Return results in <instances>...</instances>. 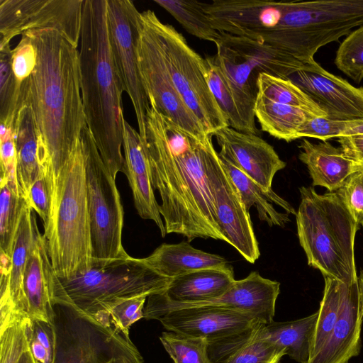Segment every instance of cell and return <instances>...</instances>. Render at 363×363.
Masks as SVG:
<instances>
[{
    "label": "cell",
    "instance_id": "obj_43",
    "mask_svg": "<svg viewBox=\"0 0 363 363\" xmlns=\"http://www.w3.org/2000/svg\"><path fill=\"white\" fill-rule=\"evenodd\" d=\"M362 121H339L327 117L313 116L309 118L298 133V138H314L327 141L340 138L349 128L359 125Z\"/></svg>",
    "mask_w": 363,
    "mask_h": 363
},
{
    "label": "cell",
    "instance_id": "obj_8",
    "mask_svg": "<svg viewBox=\"0 0 363 363\" xmlns=\"http://www.w3.org/2000/svg\"><path fill=\"white\" fill-rule=\"evenodd\" d=\"M92 265H104L130 256L122 243L124 211L119 191L105 166L89 128L82 130ZM92 267V266H91Z\"/></svg>",
    "mask_w": 363,
    "mask_h": 363
},
{
    "label": "cell",
    "instance_id": "obj_15",
    "mask_svg": "<svg viewBox=\"0 0 363 363\" xmlns=\"http://www.w3.org/2000/svg\"><path fill=\"white\" fill-rule=\"evenodd\" d=\"M217 223L222 233L245 259L251 264L260 256L250 213L240 193L223 167L218 152L211 170Z\"/></svg>",
    "mask_w": 363,
    "mask_h": 363
},
{
    "label": "cell",
    "instance_id": "obj_37",
    "mask_svg": "<svg viewBox=\"0 0 363 363\" xmlns=\"http://www.w3.org/2000/svg\"><path fill=\"white\" fill-rule=\"evenodd\" d=\"M206 80L209 89L228 122V126L246 133L230 86L213 56L206 57Z\"/></svg>",
    "mask_w": 363,
    "mask_h": 363
},
{
    "label": "cell",
    "instance_id": "obj_41",
    "mask_svg": "<svg viewBox=\"0 0 363 363\" xmlns=\"http://www.w3.org/2000/svg\"><path fill=\"white\" fill-rule=\"evenodd\" d=\"M30 320H16L0 328V363H18L30 350L28 335Z\"/></svg>",
    "mask_w": 363,
    "mask_h": 363
},
{
    "label": "cell",
    "instance_id": "obj_26",
    "mask_svg": "<svg viewBox=\"0 0 363 363\" xmlns=\"http://www.w3.org/2000/svg\"><path fill=\"white\" fill-rule=\"evenodd\" d=\"M218 43L245 61L257 74L288 79L308 65L271 45L244 37L220 33Z\"/></svg>",
    "mask_w": 363,
    "mask_h": 363
},
{
    "label": "cell",
    "instance_id": "obj_45",
    "mask_svg": "<svg viewBox=\"0 0 363 363\" xmlns=\"http://www.w3.org/2000/svg\"><path fill=\"white\" fill-rule=\"evenodd\" d=\"M36 62V49L30 38L23 33L19 43L12 49L13 71L21 86L30 76Z\"/></svg>",
    "mask_w": 363,
    "mask_h": 363
},
{
    "label": "cell",
    "instance_id": "obj_5",
    "mask_svg": "<svg viewBox=\"0 0 363 363\" xmlns=\"http://www.w3.org/2000/svg\"><path fill=\"white\" fill-rule=\"evenodd\" d=\"M171 279L150 269L142 258L132 257L92 265L86 272L69 279L52 276L53 304L69 307L101 325H112L111 311L122 301L166 291Z\"/></svg>",
    "mask_w": 363,
    "mask_h": 363
},
{
    "label": "cell",
    "instance_id": "obj_48",
    "mask_svg": "<svg viewBox=\"0 0 363 363\" xmlns=\"http://www.w3.org/2000/svg\"><path fill=\"white\" fill-rule=\"evenodd\" d=\"M27 203L31 209L39 215L45 229L50 220V201L43 173L32 185Z\"/></svg>",
    "mask_w": 363,
    "mask_h": 363
},
{
    "label": "cell",
    "instance_id": "obj_23",
    "mask_svg": "<svg viewBox=\"0 0 363 363\" xmlns=\"http://www.w3.org/2000/svg\"><path fill=\"white\" fill-rule=\"evenodd\" d=\"M298 148V158L306 165L313 186L335 192L351 174L362 172L360 165L347 157L340 147L328 141L313 143L303 139Z\"/></svg>",
    "mask_w": 363,
    "mask_h": 363
},
{
    "label": "cell",
    "instance_id": "obj_22",
    "mask_svg": "<svg viewBox=\"0 0 363 363\" xmlns=\"http://www.w3.org/2000/svg\"><path fill=\"white\" fill-rule=\"evenodd\" d=\"M52 273L45 239L38 232L23 274L22 308L26 318L53 323Z\"/></svg>",
    "mask_w": 363,
    "mask_h": 363
},
{
    "label": "cell",
    "instance_id": "obj_30",
    "mask_svg": "<svg viewBox=\"0 0 363 363\" xmlns=\"http://www.w3.org/2000/svg\"><path fill=\"white\" fill-rule=\"evenodd\" d=\"M318 319V311L307 317L287 322H272L263 326L264 335L285 355L298 363H308Z\"/></svg>",
    "mask_w": 363,
    "mask_h": 363
},
{
    "label": "cell",
    "instance_id": "obj_28",
    "mask_svg": "<svg viewBox=\"0 0 363 363\" xmlns=\"http://www.w3.org/2000/svg\"><path fill=\"white\" fill-rule=\"evenodd\" d=\"M220 159L248 212L254 206L262 221L266 222L269 226L279 227H284L290 221L289 214L296 215L294 207L272 189L265 190L229 161L222 157Z\"/></svg>",
    "mask_w": 363,
    "mask_h": 363
},
{
    "label": "cell",
    "instance_id": "obj_9",
    "mask_svg": "<svg viewBox=\"0 0 363 363\" xmlns=\"http://www.w3.org/2000/svg\"><path fill=\"white\" fill-rule=\"evenodd\" d=\"M156 31L173 85L189 109L213 135L228 122L206 80V62L172 26L162 23L152 10L145 11Z\"/></svg>",
    "mask_w": 363,
    "mask_h": 363
},
{
    "label": "cell",
    "instance_id": "obj_19",
    "mask_svg": "<svg viewBox=\"0 0 363 363\" xmlns=\"http://www.w3.org/2000/svg\"><path fill=\"white\" fill-rule=\"evenodd\" d=\"M39 232L35 214L28 205L23 213L13 252L6 265H1L0 328L28 319L23 313L22 286L26 262Z\"/></svg>",
    "mask_w": 363,
    "mask_h": 363
},
{
    "label": "cell",
    "instance_id": "obj_42",
    "mask_svg": "<svg viewBox=\"0 0 363 363\" xmlns=\"http://www.w3.org/2000/svg\"><path fill=\"white\" fill-rule=\"evenodd\" d=\"M30 350L39 363H54L56 335L53 323L33 319L28 325Z\"/></svg>",
    "mask_w": 363,
    "mask_h": 363
},
{
    "label": "cell",
    "instance_id": "obj_1",
    "mask_svg": "<svg viewBox=\"0 0 363 363\" xmlns=\"http://www.w3.org/2000/svg\"><path fill=\"white\" fill-rule=\"evenodd\" d=\"M143 146L166 233L182 235L188 241L200 238L228 242L217 223L211 182L218 155L212 135L199 139L150 106Z\"/></svg>",
    "mask_w": 363,
    "mask_h": 363
},
{
    "label": "cell",
    "instance_id": "obj_44",
    "mask_svg": "<svg viewBox=\"0 0 363 363\" xmlns=\"http://www.w3.org/2000/svg\"><path fill=\"white\" fill-rule=\"evenodd\" d=\"M335 192L357 224L363 225V172L351 174Z\"/></svg>",
    "mask_w": 363,
    "mask_h": 363
},
{
    "label": "cell",
    "instance_id": "obj_14",
    "mask_svg": "<svg viewBox=\"0 0 363 363\" xmlns=\"http://www.w3.org/2000/svg\"><path fill=\"white\" fill-rule=\"evenodd\" d=\"M144 318L157 320L169 331L215 343L260 323L245 313L211 306H169L147 302Z\"/></svg>",
    "mask_w": 363,
    "mask_h": 363
},
{
    "label": "cell",
    "instance_id": "obj_29",
    "mask_svg": "<svg viewBox=\"0 0 363 363\" xmlns=\"http://www.w3.org/2000/svg\"><path fill=\"white\" fill-rule=\"evenodd\" d=\"M16 182L22 196L28 201L30 188L42 173L38 159L35 124L29 106L23 104L14 125Z\"/></svg>",
    "mask_w": 363,
    "mask_h": 363
},
{
    "label": "cell",
    "instance_id": "obj_12",
    "mask_svg": "<svg viewBox=\"0 0 363 363\" xmlns=\"http://www.w3.org/2000/svg\"><path fill=\"white\" fill-rule=\"evenodd\" d=\"M84 0H0V49L31 30L58 31L78 47Z\"/></svg>",
    "mask_w": 363,
    "mask_h": 363
},
{
    "label": "cell",
    "instance_id": "obj_17",
    "mask_svg": "<svg viewBox=\"0 0 363 363\" xmlns=\"http://www.w3.org/2000/svg\"><path fill=\"white\" fill-rule=\"evenodd\" d=\"M213 135L220 147V157L229 161L267 191L275 174L286 164L274 147L257 135L224 127Z\"/></svg>",
    "mask_w": 363,
    "mask_h": 363
},
{
    "label": "cell",
    "instance_id": "obj_2",
    "mask_svg": "<svg viewBox=\"0 0 363 363\" xmlns=\"http://www.w3.org/2000/svg\"><path fill=\"white\" fill-rule=\"evenodd\" d=\"M23 33L36 49L37 62L21 86L22 100L33 113L38 159L51 206L61 172L87 126L79 51L55 30H31Z\"/></svg>",
    "mask_w": 363,
    "mask_h": 363
},
{
    "label": "cell",
    "instance_id": "obj_35",
    "mask_svg": "<svg viewBox=\"0 0 363 363\" xmlns=\"http://www.w3.org/2000/svg\"><path fill=\"white\" fill-rule=\"evenodd\" d=\"M323 296L318 311V319L313 335L311 357H314L328 340L337 320L345 282L324 277Z\"/></svg>",
    "mask_w": 363,
    "mask_h": 363
},
{
    "label": "cell",
    "instance_id": "obj_47",
    "mask_svg": "<svg viewBox=\"0 0 363 363\" xmlns=\"http://www.w3.org/2000/svg\"><path fill=\"white\" fill-rule=\"evenodd\" d=\"M262 325L257 323L222 341L208 344V357L212 363H225L233 354L248 343Z\"/></svg>",
    "mask_w": 363,
    "mask_h": 363
},
{
    "label": "cell",
    "instance_id": "obj_21",
    "mask_svg": "<svg viewBox=\"0 0 363 363\" xmlns=\"http://www.w3.org/2000/svg\"><path fill=\"white\" fill-rule=\"evenodd\" d=\"M362 322L357 281L345 283L333 330L320 352L308 363H348L351 358L359 355Z\"/></svg>",
    "mask_w": 363,
    "mask_h": 363
},
{
    "label": "cell",
    "instance_id": "obj_38",
    "mask_svg": "<svg viewBox=\"0 0 363 363\" xmlns=\"http://www.w3.org/2000/svg\"><path fill=\"white\" fill-rule=\"evenodd\" d=\"M160 339L174 363H212L205 338L168 331Z\"/></svg>",
    "mask_w": 363,
    "mask_h": 363
},
{
    "label": "cell",
    "instance_id": "obj_49",
    "mask_svg": "<svg viewBox=\"0 0 363 363\" xmlns=\"http://www.w3.org/2000/svg\"><path fill=\"white\" fill-rule=\"evenodd\" d=\"M337 141L345 155L358 163L363 172V135L340 137Z\"/></svg>",
    "mask_w": 363,
    "mask_h": 363
},
{
    "label": "cell",
    "instance_id": "obj_32",
    "mask_svg": "<svg viewBox=\"0 0 363 363\" xmlns=\"http://www.w3.org/2000/svg\"><path fill=\"white\" fill-rule=\"evenodd\" d=\"M28 205L26 200L20 193L16 179L9 176H1V265H6L9 262L21 217Z\"/></svg>",
    "mask_w": 363,
    "mask_h": 363
},
{
    "label": "cell",
    "instance_id": "obj_11",
    "mask_svg": "<svg viewBox=\"0 0 363 363\" xmlns=\"http://www.w3.org/2000/svg\"><path fill=\"white\" fill-rule=\"evenodd\" d=\"M135 29L138 66L150 106L182 130L199 139H205L210 135L205 132L199 119L176 91L159 38L145 11L137 15Z\"/></svg>",
    "mask_w": 363,
    "mask_h": 363
},
{
    "label": "cell",
    "instance_id": "obj_39",
    "mask_svg": "<svg viewBox=\"0 0 363 363\" xmlns=\"http://www.w3.org/2000/svg\"><path fill=\"white\" fill-rule=\"evenodd\" d=\"M335 64L356 83L363 79V25L350 33L340 43Z\"/></svg>",
    "mask_w": 363,
    "mask_h": 363
},
{
    "label": "cell",
    "instance_id": "obj_34",
    "mask_svg": "<svg viewBox=\"0 0 363 363\" xmlns=\"http://www.w3.org/2000/svg\"><path fill=\"white\" fill-rule=\"evenodd\" d=\"M170 13L191 35L216 45L220 33L212 26L202 2L198 1L155 0Z\"/></svg>",
    "mask_w": 363,
    "mask_h": 363
},
{
    "label": "cell",
    "instance_id": "obj_16",
    "mask_svg": "<svg viewBox=\"0 0 363 363\" xmlns=\"http://www.w3.org/2000/svg\"><path fill=\"white\" fill-rule=\"evenodd\" d=\"M289 79L326 114L339 121L363 120V87H356L314 61Z\"/></svg>",
    "mask_w": 363,
    "mask_h": 363
},
{
    "label": "cell",
    "instance_id": "obj_25",
    "mask_svg": "<svg viewBox=\"0 0 363 363\" xmlns=\"http://www.w3.org/2000/svg\"><path fill=\"white\" fill-rule=\"evenodd\" d=\"M213 57L222 70L235 101L246 133L258 135L254 113L258 74L233 52L218 43Z\"/></svg>",
    "mask_w": 363,
    "mask_h": 363
},
{
    "label": "cell",
    "instance_id": "obj_18",
    "mask_svg": "<svg viewBox=\"0 0 363 363\" xmlns=\"http://www.w3.org/2000/svg\"><path fill=\"white\" fill-rule=\"evenodd\" d=\"M280 292V283L262 277L257 272L236 280L221 296L209 301L179 303L164 299L160 294L147 297V302L169 306H211L239 311L257 322L267 325L273 322L275 304Z\"/></svg>",
    "mask_w": 363,
    "mask_h": 363
},
{
    "label": "cell",
    "instance_id": "obj_33",
    "mask_svg": "<svg viewBox=\"0 0 363 363\" xmlns=\"http://www.w3.org/2000/svg\"><path fill=\"white\" fill-rule=\"evenodd\" d=\"M256 84L257 94L269 100L299 108L317 117H327V114L289 78L260 72Z\"/></svg>",
    "mask_w": 363,
    "mask_h": 363
},
{
    "label": "cell",
    "instance_id": "obj_4",
    "mask_svg": "<svg viewBox=\"0 0 363 363\" xmlns=\"http://www.w3.org/2000/svg\"><path fill=\"white\" fill-rule=\"evenodd\" d=\"M43 236L57 277L69 279L90 269L92 245L82 134L61 172Z\"/></svg>",
    "mask_w": 363,
    "mask_h": 363
},
{
    "label": "cell",
    "instance_id": "obj_3",
    "mask_svg": "<svg viewBox=\"0 0 363 363\" xmlns=\"http://www.w3.org/2000/svg\"><path fill=\"white\" fill-rule=\"evenodd\" d=\"M81 91L87 127L114 179L125 174L122 94L112 58L107 0H84L79 42Z\"/></svg>",
    "mask_w": 363,
    "mask_h": 363
},
{
    "label": "cell",
    "instance_id": "obj_10",
    "mask_svg": "<svg viewBox=\"0 0 363 363\" xmlns=\"http://www.w3.org/2000/svg\"><path fill=\"white\" fill-rule=\"evenodd\" d=\"M53 308L54 363H144L130 337L113 324L101 325L62 304Z\"/></svg>",
    "mask_w": 363,
    "mask_h": 363
},
{
    "label": "cell",
    "instance_id": "obj_7",
    "mask_svg": "<svg viewBox=\"0 0 363 363\" xmlns=\"http://www.w3.org/2000/svg\"><path fill=\"white\" fill-rule=\"evenodd\" d=\"M281 18L264 43L303 65L318 50L363 25V0L281 1Z\"/></svg>",
    "mask_w": 363,
    "mask_h": 363
},
{
    "label": "cell",
    "instance_id": "obj_50",
    "mask_svg": "<svg viewBox=\"0 0 363 363\" xmlns=\"http://www.w3.org/2000/svg\"><path fill=\"white\" fill-rule=\"evenodd\" d=\"M357 286L359 298V312L360 315L363 317V269L357 277Z\"/></svg>",
    "mask_w": 363,
    "mask_h": 363
},
{
    "label": "cell",
    "instance_id": "obj_27",
    "mask_svg": "<svg viewBox=\"0 0 363 363\" xmlns=\"http://www.w3.org/2000/svg\"><path fill=\"white\" fill-rule=\"evenodd\" d=\"M142 259L153 271L169 279L198 269L229 264L223 257L196 249L185 241L163 243L148 257Z\"/></svg>",
    "mask_w": 363,
    "mask_h": 363
},
{
    "label": "cell",
    "instance_id": "obj_31",
    "mask_svg": "<svg viewBox=\"0 0 363 363\" xmlns=\"http://www.w3.org/2000/svg\"><path fill=\"white\" fill-rule=\"evenodd\" d=\"M254 113L262 131L286 142L298 139L301 128L315 116L299 108L274 102L259 94Z\"/></svg>",
    "mask_w": 363,
    "mask_h": 363
},
{
    "label": "cell",
    "instance_id": "obj_20",
    "mask_svg": "<svg viewBox=\"0 0 363 363\" xmlns=\"http://www.w3.org/2000/svg\"><path fill=\"white\" fill-rule=\"evenodd\" d=\"M123 148L125 154V175L131 188L134 203L139 216L152 220L162 237L165 226L154 193L148 159L140 138L135 129L123 117Z\"/></svg>",
    "mask_w": 363,
    "mask_h": 363
},
{
    "label": "cell",
    "instance_id": "obj_40",
    "mask_svg": "<svg viewBox=\"0 0 363 363\" xmlns=\"http://www.w3.org/2000/svg\"><path fill=\"white\" fill-rule=\"evenodd\" d=\"M264 325H261L248 343L225 363H280L285 354L264 335Z\"/></svg>",
    "mask_w": 363,
    "mask_h": 363
},
{
    "label": "cell",
    "instance_id": "obj_13",
    "mask_svg": "<svg viewBox=\"0 0 363 363\" xmlns=\"http://www.w3.org/2000/svg\"><path fill=\"white\" fill-rule=\"evenodd\" d=\"M138 10L130 0H107L108 35L112 58L124 91L136 116L143 144L146 141V116L150 103L138 66L135 20Z\"/></svg>",
    "mask_w": 363,
    "mask_h": 363
},
{
    "label": "cell",
    "instance_id": "obj_51",
    "mask_svg": "<svg viewBox=\"0 0 363 363\" xmlns=\"http://www.w3.org/2000/svg\"><path fill=\"white\" fill-rule=\"evenodd\" d=\"M353 135H363V121L359 125L347 130L341 137Z\"/></svg>",
    "mask_w": 363,
    "mask_h": 363
},
{
    "label": "cell",
    "instance_id": "obj_6",
    "mask_svg": "<svg viewBox=\"0 0 363 363\" xmlns=\"http://www.w3.org/2000/svg\"><path fill=\"white\" fill-rule=\"evenodd\" d=\"M299 190L297 234L308 264L323 277L357 281L354 239L359 225L336 192L319 194L311 186Z\"/></svg>",
    "mask_w": 363,
    "mask_h": 363
},
{
    "label": "cell",
    "instance_id": "obj_46",
    "mask_svg": "<svg viewBox=\"0 0 363 363\" xmlns=\"http://www.w3.org/2000/svg\"><path fill=\"white\" fill-rule=\"evenodd\" d=\"M148 296H140L125 300L116 306L110 312L111 323L118 330L129 337L131 325L144 318L145 303Z\"/></svg>",
    "mask_w": 363,
    "mask_h": 363
},
{
    "label": "cell",
    "instance_id": "obj_24",
    "mask_svg": "<svg viewBox=\"0 0 363 363\" xmlns=\"http://www.w3.org/2000/svg\"><path fill=\"white\" fill-rule=\"evenodd\" d=\"M229 264L224 267L192 271L170 279L166 291L160 294L174 303H194L221 296L235 283Z\"/></svg>",
    "mask_w": 363,
    "mask_h": 363
},
{
    "label": "cell",
    "instance_id": "obj_36",
    "mask_svg": "<svg viewBox=\"0 0 363 363\" xmlns=\"http://www.w3.org/2000/svg\"><path fill=\"white\" fill-rule=\"evenodd\" d=\"M21 86L12 67V49L9 45L0 49V123L13 127L22 106Z\"/></svg>",
    "mask_w": 363,
    "mask_h": 363
},
{
    "label": "cell",
    "instance_id": "obj_52",
    "mask_svg": "<svg viewBox=\"0 0 363 363\" xmlns=\"http://www.w3.org/2000/svg\"><path fill=\"white\" fill-rule=\"evenodd\" d=\"M18 363H39L29 350L23 355Z\"/></svg>",
    "mask_w": 363,
    "mask_h": 363
}]
</instances>
